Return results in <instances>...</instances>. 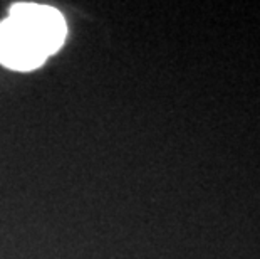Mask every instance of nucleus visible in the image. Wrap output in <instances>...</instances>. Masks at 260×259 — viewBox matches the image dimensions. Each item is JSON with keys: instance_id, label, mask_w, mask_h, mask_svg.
Masks as SVG:
<instances>
[{"instance_id": "nucleus-1", "label": "nucleus", "mask_w": 260, "mask_h": 259, "mask_svg": "<svg viewBox=\"0 0 260 259\" xmlns=\"http://www.w3.org/2000/svg\"><path fill=\"white\" fill-rule=\"evenodd\" d=\"M9 19L17 22L37 41L49 57L57 52L66 39V20L59 10L37 4H15Z\"/></svg>"}, {"instance_id": "nucleus-2", "label": "nucleus", "mask_w": 260, "mask_h": 259, "mask_svg": "<svg viewBox=\"0 0 260 259\" xmlns=\"http://www.w3.org/2000/svg\"><path fill=\"white\" fill-rule=\"evenodd\" d=\"M47 59L37 41L12 19L0 22V64L15 71H32Z\"/></svg>"}]
</instances>
